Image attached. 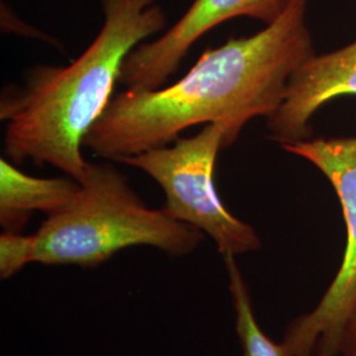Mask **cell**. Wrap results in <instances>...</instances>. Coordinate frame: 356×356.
I'll list each match as a JSON object with an SVG mask.
<instances>
[{
	"mask_svg": "<svg viewBox=\"0 0 356 356\" xmlns=\"http://www.w3.org/2000/svg\"><path fill=\"white\" fill-rule=\"evenodd\" d=\"M306 11L307 0H289L273 23L252 36L229 38L204 51L175 83L116 94L83 148L119 163L210 123L225 127L223 147H231L248 122L277 111L293 73L316 54Z\"/></svg>",
	"mask_w": 356,
	"mask_h": 356,
	"instance_id": "6da1fadb",
	"label": "cell"
},
{
	"mask_svg": "<svg viewBox=\"0 0 356 356\" xmlns=\"http://www.w3.org/2000/svg\"><path fill=\"white\" fill-rule=\"evenodd\" d=\"M342 95H356V41L338 51L314 54L293 73L284 102L267 118L269 138L280 145L306 140L313 115Z\"/></svg>",
	"mask_w": 356,
	"mask_h": 356,
	"instance_id": "52a82bcc",
	"label": "cell"
},
{
	"mask_svg": "<svg viewBox=\"0 0 356 356\" xmlns=\"http://www.w3.org/2000/svg\"><path fill=\"white\" fill-rule=\"evenodd\" d=\"M32 238L33 263L95 268L136 245L185 256L200 247L204 234L164 209L148 207L106 160L89 163L73 200L48 216Z\"/></svg>",
	"mask_w": 356,
	"mask_h": 356,
	"instance_id": "3957f363",
	"label": "cell"
},
{
	"mask_svg": "<svg viewBox=\"0 0 356 356\" xmlns=\"http://www.w3.org/2000/svg\"><path fill=\"white\" fill-rule=\"evenodd\" d=\"M281 148L317 166L329 178L343 211V259L318 304L293 319L281 347L285 356H339L347 323L356 313V138L314 139Z\"/></svg>",
	"mask_w": 356,
	"mask_h": 356,
	"instance_id": "5b68a950",
	"label": "cell"
},
{
	"mask_svg": "<svg viewBox=\"0 0 356 356\" xmlns=\"http://www.w3.org/2000/svg\"><path fill=\"white\" fill-rule=\"evenodd\" d=\"M225 136L222 124L210 123L193 136H179L119 163L159 184L165 195L163 209L173 219L206 234L223 256H238L260 250L261 241L252 226L229 213L216 191L214 170Z\"/></svg>",
	"mask_w": 356,
	"mask_h": 356,
	"instance_id": "277c9868",
	"label": "cell"
},
{
	"mask_svg": "<svg viewBox=\"0 0 356 356\" xmlns=\"http://www.w3.org/2000/svg\"><path fill=\"white\" fill-rule=\"evenodd\" d=\"M339 356H356V313L344 330Z\"/></svg>",
	"mask_w": 356,
	"mask_h": 356,
	"instance_id": "7c38bea8",
	"label": "cell"
},
{
	"mask_svg": "<svg viewBox=\"0 0 356 356\" xmlns=\"http://www.w3.org/2000/svg\"><path fill=\"white\" fill-rule=\"evenodd\" d=\"M288 3L289 0H194L161 36L141 42L128 54L119 83L131 90L160 89L207 32L236 17H250L268 26L284 13Z\"/></svg>",
	"mask_w": 356,
	"mask_h": 356,
	"instance_id": "8992f818",
	"label": "cell"
},
{
	"mask_svg": "<svg viewBox=\"0 0 356 356\" xmlns=\"http://www.w3.org/2000/svg\"><path fill=\"white\" fill-rule=\"evenodd\" d=\"M0 26L4 33H16L24 38H36L54 47H58L60 49L63 48L58 40L45 35L44 32H41L33 26L26 24V22L22 20L16 13H13L11 7L4 1H1V6H0Z\"/></svg>",
	"mask_w": 356,
	"mask_h": 356,
	"instance_id": "8fae6325",
	"label": "cell"
},
{
	"mask_svg": "<svg viewBox=\"0 0 356 356\" xmlns=\"http://www.w3.org/2000/svg\"><path fill=\"white\" fill-rule=\"evenodd\" d=\"M104 22L81 56L66 66L29 67L23 85L0 98L4 154L51 165L78 182L89 161L82 147L111 102L128 54L144 40L164 32L168 16L157 0H101Z\"/></svg>",
	"mask_w": 356,
	"mask_h": 356,
	"instance_id": "7a4b0ae2",
	"label": "cell"
},
{
	"mask_svg": "<svg viewBox=\"0 0 356 356\" xmlns=\"http://www.w3.org/2000/svg\"><path fill=\"white\" fill-rule=\"evenodd\" d=\"M79 189L74 178H42L24 173L7 157L0 159V225L22 232L35 211L49 216L63 210Z\"/></svg>",
	"mask_w": 356,
	"mask_h": 356,
	"instance_id": "ba28073f",
	"label": "cell"
},
{
	"mask_svg": "<svg viewBox=\"0 0 356 356\" xmlns=\"http://www.w3.org/2000/svg\"><path fill=\"white\" fill-rule=\"evenodd\" d=\"M33 263V238L22 232L4 231L0 235V276L10 279Z\"/></svg>",
	"mask_w": 356,
	"mask_h": 356,
	"instance_id": "30bf717a",
	"label": "cell"
},
{
	"mask_svg": "<svg viewBox=\"0 0 356 356\" xmlns=\"http://www.w3.org/2000/svg\"><path fill=\"white\" fill-rule=\"evenodd\" d=\"M236 256H223L229 288L235 312V330L243 356H285L280 343H275L260 327L254 317L250 288L243 277Z\"/></svg>",
	"mask_w": 356,
	"mask_h": 356,
	"instance_id": "9c48e42d",
	"label": "cell"
}]
</instances>
